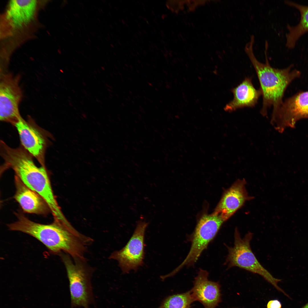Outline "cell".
<instances>
[{
	"mask_svg": "<svg viewBox=\"0 0 308 308\" xmlns=\"http://www.w3.org/2000/svg\"><path fill=\"white\" fill-rule=\"evenodd\" d=\"M15 214L17 221L7 224L9 230L31 236L53 254L64 252L74 258L85 257L88 247L93 242L92 238L79 232L68 222L54 220L50 224H42L31 220L20 212Z\"/></svg>",
	"mask_w": 308,
	"mask_h": 308,
	"instance_id": "cell-1",
	"label": "cell"
},
{
	"mask_svg": "<svg viewBox=\"0 0 308 308\" xmlns=\"http://www.w3.org/2000/svg\"><path fill=\"white\" fill-rule=\"evenodd\" d=\"M3 172L11 169L28 187L40 195L47 203L54 220L66 219L53 193L45 167H37L32 156L23 147L13 148L8 146L2 151Z\"/></svg>",
	"mask_w": 308,
	"mask_h": 308,
	"instance_id": "cell-2",
	"label": "cell"
},
{
	"mask_svg": "<svg viewBox=\"0 0 308 308\" xmlns=\"http://www.w3.org/2000/svg\"><path fill=\"white\" fill-rule=\"evenodd\" d=\"M255 37L250 36L246 44L244 51L253 65L256 73L260 85L263 97L262 106L260 113L263 116L267 113L268 107L272 106V114H274L283 102L282 99L287 86L294 79L301 75L300 72L292 69V65L284 69H277L271 67L268 61V41L265 42L264 53L265 63L259 61L254 52L253 46Z\"/></svg>",
	"mask_w": 308,
	"mask_h": 308,
	"instance_id": "cell-3",
	"label": "cell"
},
{
	"mask_svg": "<svg viewBox=\"0 0 308 308\" xmlns=\"http://www.w3.org/2000/svg\"><path fill=\"white\" fill-rule=\"evenodd\" d=\"M59 255L65 266L69 281L71 308H89L94 300L91 279L94 269L85 257L73 258L64 252Z\"/></svg>",
	"mask_w": 308,
	"mask_h": 308,
	"instance_id": "cell-4",
	"label": "cell"
},
{
	"mask_svg": "<svg viewBox=\"0 0 308 308\" xmlns=\"http://www.w3.org/2000/svg\"><path fill=\"white\" fill-rule=\"evenodd\" d=\"M253 234L248 232L242 238L238 229H235L233 247L227 246L228 254L226 263L228 268L237 267L258 274L285 296L287 294L279 287L277 283L281 280L274 277L260 263L252 252L250 242Z\"/></svg>",
	"mask_w": 308,
	"mask_h": 308,
	"instance_id": "cell-5",
	"label": "cell"
},
{
	"mask_svg": "<svg viewBox=\"0 0 308 308\" xmlns=\"http://www.w3.org/2000/svg\"><path fill=\"white\" fill-rule=\"evenodd\" d=\"M225 221L217 214L213 213L203 216L198 222L195 230L190 236L191 245L185 259L171 272L173 275L184 266L193 265L209 243L214 238Z\"/></svg>",
	"mask_w": 308,
	"mask_h": 308,
	"instance_id": "cell-6",
	"label": "cell"
},
{
	"mask_svg": "<svg viewBox=\"0 0 308 308\" xmlns=\"http://www.w3.org/2000/svg\"><path fill=\"white\" fill-rule=\"evenodd\" d=\"M149 224L142 219L138 221L133 234L126 245L109 256V259L117 261L123 273L136 270L142 265L145 254L144 235Z\"/></svg>",
	"mask_w": 308,
	"mask_h": 308,
	"instance_id": "cell-7",
	"label": "cell"
},
{
	"mask_svg": "<svg viewBox=\"0 0 308 308\" xmlns=\"http://www.w3.org/2000/svg\"><path fill=\"white\" fill-rule=\"evenodd\" d=\"M308 118V91L300 92L287 99L274 114L271 122L276 130L283 132L294 128L301 119Z\"/></svg>",
	"mask_w": 308,
	"mask_h": 308,
	"instance_id": "cell-8",
	"label": "cell"
},
{
	"mask_svg": "<svg viewBox=\"0 0 308 308\" xmlns=\"http://www.w3.org/2000/svg\"><path fill=\"white\" fill-rule=\"evenodd\" d=\"M19 78L7 72L0 74V119L13 125L21 117L19 109L22 97Z\"/></svg>",
	"mask_w": 308,
	"mask_h": 308,
	"instance_id": "cell-9",
	"label": "cell"
},
{
	"mask_svg": "<svg viewBox=\"0 0 308 308\" xmlns=\"http://www.w3.org/2000/svg\"><path fill=\"white\" fill-rule=\"evenodd\" d=\"M19 134L23 147L45 167V154L46 142L44 135L32 121L21 117L13 125Z\"/></svg>",
	"mask_w": 308,
	"mask_h": 308,
	"instance_id": "cell-10",
	"label": "cell"
},
{
	"mask_svg": "<svg viewBox=\"0 0 308 308\" xmlns=\"http://www.w3.org/2000/svg\"><path fill=\"white\" fill-rule=\"evenodd\" d=\"M246 184L244 179L236 181L224 192L212 213L220 216L225 221L246 202L251 199L246 189Z\"/></svg>",
	"mask_w": 308,
	"mask_h": 308,
	"instance_id": "cell-11",
	"label": "cell"
},
{
	"mask_svg": "<svg viewBox=\"0 0 308 308\" xmlns=\"http://www.w3.org/2000/svg\"><path fill=\"white\" fill-rule=\"evenodd\" d=\"M208 273L200 269L191 290L194 301L200 302L205 308H215L221 301L220 286L218 282L209 280Z\"/></svg>",
	"mask_w": 308,
	"mask_h": 308,
	"instance_id": "cell-12",
	"label": "cell"
},
{
	"mask_svg": "<svg viewBox=\"0 0 308 308\" xmlns=\"http://www.w3.org/2000/svg\"><path fill=\"white\" fill-rule=\"evenodd\" d=\"M14 181L16 190L14 198L24 212L45 215L50 212L43 198L27 186L16 175Z\"/></svg>",
	"mask_w": 308,
	"mask_h": 308,
	"instance_id": "cell-13",
	"label": "cell"
},
{
	"mask_svg": "<svg viewBox=\"0 0 308 308\" xmlns=\"http://www.w3.org/2000/svg\"><path fill=\"white\" fill-rule=\"evenodd\" d=\"M231 91L233 94V98L224 108V110L228 112L239 108L254 107L262 95L260 89L257 90L255 88L251 78L249 77L246 78Z\"/></svg>",
	"mask_w": 308,
	"mask_h": 308,
	"instance_id": "cell-14",
	"label": "cell"
},
{
	"mask_svg": "<svg viewBox=\"0 0 308 308\" xmlns=\"http://www.w3.org/2000/svg\"><path fill=\"white\" fill-rule=\"evenodd\" d=\"M37 5L36 0L11 1L7 11V18L15 27H22L33 19Z\"/></svg>",
	"mask_w": 308,
	"mask_h": 308,
	"instance_id": "cell-15",
	"label": "cell"
},
{
	"mask_svg": "<svg viewBox=\"0 0 308 308\" xmlns=\"http://www.w3.org/2000/svg\"><path fill=\"white\" fill-rule=\"evenodd\" d=\"M285 3L297 9L300 14V19L297 25L294 26L289 25H287L288 32L286 35V46L291 49L294 48L299 38L308 31V6L287 0L285 1Z\"/></svg>",
	"mask_w": 308,
	"mask_h": 308,
	"instance_id": "cell-16",
	"label": "cell"
},
{
	"mask_svg": "<svg viewBox=\"0 0 308 308\" xmlns=\"http://www.w3.org/2000/svg\"><path fill=\"white\" fill-rule=\"evenodd\" d=\"M194 301L191 290L166 297L158 308H191Z\"/></svg>",
	"mask_w": 308,
	"mask_h": 308,
	"instance_id": "cell-17",
	"label": "cell"
},
{
	"mask_svg": "<svg viewBox=\"0 0 308 308\" xmlns=\"http://www.w3.org/2000/svg\"><path fill=\"white\" fill-rule=\"evenodd\" d=\"M267 308H281V304L278 300L270 301L267 304Z\"/></svg>",
	"mask_w": 308,
	"mask_h": 308,
	"instance_id": "cell-18",
	"label": "cell"
},
{
	"mask_svg": "<svg viewBox=\"0 0 308 308\" xmlns=\"http://www.w3.org/2000/svg\"><path fill=\"white\" fill-rule=\"evenodd\" d=\"M301 308H308V302Z\"/></svg>",
	"mask_w": 308,
	"mask_h": 308,
	"instance_id": "cell-19",
	"label": "cell"
}]
</instances>
